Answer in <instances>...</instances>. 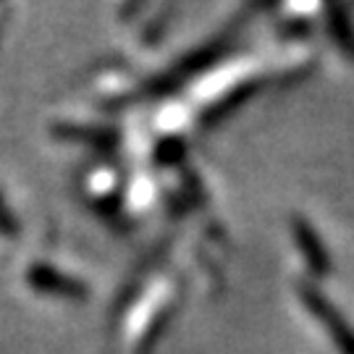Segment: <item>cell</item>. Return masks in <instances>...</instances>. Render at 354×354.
<instances>
[{
	"instance_id": "2",
	"label": "cell",
	"mask_w": 354,
	"mask_h": 354,
	"mask_svg": "<svg viewBox=\"0 0 354 354\" xmlns=\"http://www.w3.org/2000/svg\"><path fill=\"white\" fill-rule=\"evenodd\" d=\"M297 241H299V247H302L304 252H307V260H310V266L315 268V270H323V268H328V257L323 252V247H320V241H317L315 231L310 228V223H302V221H297Z\"/></svg>"
},
{
	"instance_id": "1",
	"label": "cell",
	"mask_w": 354,
	"mask_h": 354,
	"mask_svg": "<svg viewBox=\"0 0 354 354\" xmlns=\"http://www.w3.org/2000/svg\"><path fill=\"white\" fill-rule=\"evenodd\" d=\"M302 297H304V302L313 307V313L317 315V320L326 326V328L333 333V342L339 344V349H342L344 354H354V330L352 326L344 320L333 307H330L323 297H317L313 289H304L302 291Z\"/></svg>"
}]
</instances>
